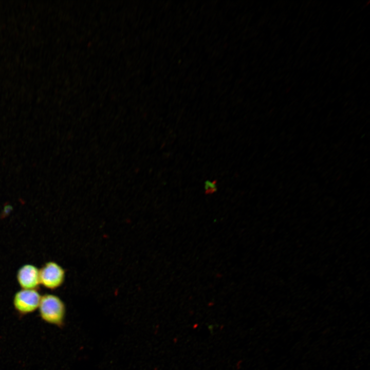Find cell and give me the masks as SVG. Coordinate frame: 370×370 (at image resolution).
<instances>
[{
  "label": "cell",
  "instance_id": "obj_4",
  "mask_svg": "<svg viewBox=\"0 0 370 370\" xmlns=\"http://www.w3.org/2000/svg\"><path fill=\"white\" fill-rule=\"evenodd\" d=\"M16 280L22 289H38L40 285L39 269L31 264H24L18 269Z\"/></svg>",
  "mask_w": 370,
  "mask_h": 370
},
{
  "label": "cell",
  "instance_id": "obj_1",
  "mask_svg": "<svg viewBox=\"0 0 370 370\" xmlns=\"http://www.w3.org/2000/svg\"><path fill=\"white\" fill-rule=\"evenodd\" d=\"M38 310L40 319L45 323L59 328L64 326L66 307L58 295L52 293L42 295Z\"/></svg>",
  "mask_w": 370,
  "mask_h": 370
},
{
  "label": "cell",
  "instance_id": "obj_2",
  "mask_svg": "<svg viewBox=\"0 0 370 370\" xmlns=\"http://www.w3.org/2000/svg\"><path fill=\"white\" fill-rule=\"evenodd\" d=\"M42 295L38 289H21L13 297V308L20 319L38 309Z\"/></svg>",
  "mask_w": 370,
  "mask_h": 370
},
{
  "label": "cell",
  "instance_id": "obj_3",
  "mask_svg": "<svg viewBox=\"0 0 370 370\" xmlns=\"http://www.w3.org/2000/svg\"><path fill=\"white\" fill-rule=\"evenodd\" d=\"M40 285L55 290L64 284L66 278L65 269L54 261L45 263L39 269Z\"/></svg>",
  "mask_w": 370,
  "mask_h": 370
}]
</instances>
